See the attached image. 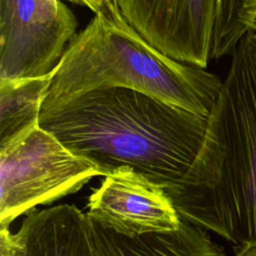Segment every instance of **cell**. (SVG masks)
I'll use <instances>...</instances> for the list:
<instances>
[{
    "label": "cell",
    "mask_w": 256,
    "mask_h": 256,
    "mask_svg": "<svg viewBox=\"0 0 256 256\" xmlns=\"http://www.w3.org/2000/svg\"><path fill=\"white\" fill-rule=\"evenodd\" d=\"M95 176L107 173L40 124L0 144V228L36 205L76 192Z\"/></svg>",
    "instance_id": "obj_4"
},
{
    "label": "cell",
    "mask_w": 256,
    "mask_h": 256,
    "mask_svg": "<svg viewBox=\"0 0 256 256\" xmlns=\"http://www.w3.org/2000/svg\"><path fill=\"white\" fill-rule=\"evenodd\" d=\"M97 256H226L204 229L183 219L173 231L127 236L87 216Z\"/></svg>",
    "instance_id": "obj_9"
},
{
    "label": "cell",
    "mask_w": 256,
    "mask_h": 256,
    "mask_svg": "<svg viewBox=\"0 0 256 256\" xmlns=\"http://www.w3.org/2000/svg\"><path fill=\"white\" fill-rule=\"evenodd\" d=\"M88 206L89 218L127 236L173 231L181 223L165 190L127 166L105 176Z\"/></svg>",
    "instance_id": "obj_7"
},
{
    "label": "cell",
    "mask_w": 256,
    "mask_h": 256,
    "mask_svg": "<svg viewBox=\"0 0 256 256\" xmlns=\"http://www.w3.org/2000/svg\"><path fill=\"white\" fill-rule=\"evenodd\" d=\"M77 25L60 0H0V80L53 72Z\"/></svg>",
    "instance_id": "obj_5"
},
{
    "label": "cell",
    "mask_w": 256,
    "mask_h": 256,
    "mask_svg": "<svg viewBox=\"0 0 256 256\" xmlns=\"http://www.w3.org/2000/svg\"><path fill=\"white\" fill-rule=\"evenodd\" d=\"M249 32H251L252 35L256 38V19H255V21H254V23H253V25H252V27H251Z\"/></svg>",
    "instance_id": "obj_14"
},
{
    "label": "cell",
    "mask_w": 256,
    "mask_h": 256,
    "mask_svg": "<svg viewBox=\"0 0 256 256\" xmlns=\"http://www.w3.org/2000/svg\"><path fill=\"white\" fill-rule=\"evenodd\" d=\"M256 19V0H216L211 59L232 54Z\"/></svg>",
    "instance_id": "obj_11"
},
{
    "label": "cell",
    "mask_w": 256,
    "mask_h": 256,
    "mask_svg": "<svg viewBox=\"0 0 256 256\" xmlns=\"http://www.w3.org/2000/svg\"><path fill=\"white\" fill-rule=\"evenodd\" d=\"M209 116L116 87L91 91L42 111L40 126L107 175L127 166L170 196L190 182Z\"/></svg>",
    "instance_id": "obj_1"
},
{
    "label": "cell",
    "mask_w": 256,
    "mask_h": 256,
    "mask_svg": "<svg viewBox=\"0 0 256 256\" xmlns=\"http://www.w3.org/2000/svg\"><path fill=\"white\" fill-rule=\"evenodd\" d=\"M181 219L211 230L235 253L256 247V38L231 54L189 184L169 196Z\"/></svg>",
    "instance_id": "obj_2"
},
{
    "label": "cell",
    "mask_w": 256,
    "mask_h": 256,
    "mask_svg": "<svg viewBox=\"0 0 256 256\" xmlns=\"http://www.w3.org/2000/svg\"><path fill=\"white\" fill-rule=\"evenodd\" d=\"M72 3L85 6L89 8L94 13L99 12L103 7H105L108 3L114 1V0H68Z\"/></svg>",
    "instance_id": "obj_12"
},
{
    "label": "cell",
    "mask_w": 256,
    "mask_h": 256,
    "mask_svg": "<svg viewBox=\"0 0 256 256\" xmlns=\"http://www.w3.org/2000/svg\"><path fill=\"white\" fill-rule=\"evenodd\" d=\"M235 256H256V247L250 248L247 250L238 251L235 253Z\"/></svg>",
    "instance_id": "obj_13"
},
{
    "label": "cell",
    "mask_w": 256,
    "mask_h": 256,
    "mask_svg": "<svg viewBox=\"0 0 256 256\" xmlns=\"http://www.w3.org/2000/svg\"><path fill=\"white\" fill-rule=\"evenodd\" d=\"M0 256H97L87 215L75 205L32 210L19 230L0 228Z\"/></svg>",
    "instance_id": "obj_8"
},
{
    "label": "cell",
    "mask_w": 256,
    "mask_h": 256,
    "mask_svg": "<svg viewBox=\"0 0 256 256\" xmlns=\"http://www.w3.org/2000/svg\"><path fill=\"white\" fill-rule=\"evenodd\" d=\"M121 13L151 45L180 62L206 68L215 0H117Z\"/></svg>",
    "instance_id": "obj_6"
},
{
    "label": "cell",
    "mask_w": 256,
    "mask_h": 256,
    "mask_svg": "<svg viewBox=\"0 0 256 256\" xmlns=\"http://www.w3.org/2000/svg\"><path fill=\"white\" fill-rule=\"evenodd\" d=\"M52 72L42 77L0 80V144L40 124Z\"/></svg>",
    "instance_id": "obj_10"
},
{
    "label": "cell",
    "mask_w": 256,
    "mask_h": 256,
    "mask_svg": "<svg viewBox=\"0 0 256 256\" xmlns=\"http://www.w3.org/2000/svg\"><path fill=\"white\" fill-rule=\"evenodd\" d=\"M222 85L206 68L172 59L151 45L114 0L67 45L52 72L42 111L91 91L120 87L209 116Z\"/></svg>",
    "instance_id": "obj_3"
}]
</instances>
